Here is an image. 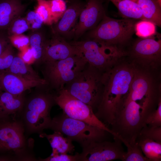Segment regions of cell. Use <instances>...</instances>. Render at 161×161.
I'll return each instance as SVG.
<instances>
[{"label":"cell","instance_id":"1","mask_svg":"<svg viewBox=\"0 0 161 161\" xmlns=\"http://www.w3.org/2000/svg\"><path fill=\"white\" fill-rule=\"evenodd\" d=\"M134 66L125 57L102 72V89L95 113L108 125L128 94L134 76Z\"/></svg>","mask_w":161,"mask_h":161},{"label":"cell","instance_id":"2","mask_svg":"<svg viewBox=\"0 0 161 161\" xmlns=\"http://www.w3.org/2000/svg\"><path fill=\"white\" fill-rule=\"evenodd\" d=\"M139 20L116 19L106 14L96 27L87 32L86 38L124 50L133 39L135 25Z\"/></svg>","mask_w":161,"mask_h":161},{"label":"cell","instance_id":"3","mask_svg":"<svg viewBox=\"0 0 161 161\" xmlns=\"http://www.w3.org/2000/svg\"><path fill=\"white\" fill-rule=\"evenodd\" d=\"M133 64L134 76L126 98L141 102V114L143 123L146 117L156 109L161 99L160 90V88H157L153 76V71H154Z\"/></svg>","mask_w":161,"mask_h":161},{"label":"cell","instance_id":"4","mask_svg":"<svg viewBox=\"0 0 161 161\" xmlns=\"http://www.w3.org/2000/svg\"><path fill=\"white\" fill-rule=\"evenodd\" d=\"M141 108L137 102L126 97L124 99L111 124L110 130L113 137L131 144L137 142L143 125L141 114Z\"/></svg>","mask_w":161,"mask_h":161},{"label":"cell","instance_id":"5","mask_svg":"<svg viewBox=\"0 0 161 161\" xmlns=\"http://www.w3.org/2000/svg\"><path fill=\"white\" fill-rule=\"evenodd\" d=\"M75 46L88 64L103 72L125 56V51L116 47L91 39L74 41Z\"/></svg>","mask_w":161,"mask_h":161},{"label":"cell","instance_id":"6","mask_svg":"<svg viewBox=\"0 0 161 161\" xmlns=\"http://www.w3.org/2000/svg\"><path fill=\"white\" fill-rule=\"evenodd\" d=\"M87 64L88 66L86 65L64 88L72 95L91 106L94 109L97 108L101 94L103 72Z\"/></svg>","mask_w":161,"mask_h":161},{"label":"cell","instance_id":"7","mask_svg":"<svg viewBox=\"0 0 161 161\" xmlns=\"http://www.w3.org/2000/svg\"><path fill=\"white\" fill-rule=\"evenodd\" d=\"M125 50V57L130 62L145 69L157 70L161 63V35L157 32L148 38H133Z\"/></svg>","mask_w":161,"mask_h":161},{"label":"cell","instance_id":"8","mask_svg":"<svg viewBox=\"0 0 161 161\" xmlns=\"http://www.w3.org/2000/svg\"><path fill=\"white\" fill-rule=\"evenodd\" d=\"M49 129L66 135L72 141L80 143L82 147L92 142L103 141L106 133H109L83 121L69 117L63 113L52 119Z\"/></svg>","mask_w":161,"mask_h":161},{"label":"cell","instance_id":"9","mask_svg":"<svg viewBox=\"0 0 161 161\" xmlns=\"http://www.w3.org/2000/svg\"><path fill=\"white\" fill-rule=\"evenodd\" d=\"M44 63V79L47 84L49 83L58 91L74 80L88 64L82 56L79 55Z\"/></svg>","mask_w":161,"mask_h":161},{"label":"cell","instance_id":"10","mask_svg":"<svg viewBox=\"0 0 161 161\" xmlns=\"http://www.w3.org/2000/svg\"><path fill=\"white\" fill-rule=\"evenodd\" d=\"M54 102V96L43 93L34 96L27 102L23 117L30 131L41 132L49 128L52 120L50 112Z\"/></svg>","mask_w":161,"mask_h":161},{"label":"cell","instance_id":"11","mask_svg":"<svg viewBox=\"0 0 161 161\" xmlns=\"http://www.w3.org/2000/svg\"><path fill=\"white\" fill-rule=\"evenodd\" d=\"M54 98L55 103L68 117L103 129L112 134L110 129L97 117L91 106L72 95L65 89L58 91Z\"/></svg>","mask_w":161,"mask_h":161},{"label":"cell","instance_id":"12","mask_svg":"<svg viewBox=\"0 0 161 161\" xmlns=\"http://www.w3.org/2000/svg\"><path fill=\"white\" fill-rule=\"evenodd\" d=\"M114 139L113 142H94L83 147V151L79 154L80 161H123L126 152L122 146V142L116 137H114Z\"/></svg>","mask_w":161,"mask_h":161},{"label":"cell","instance_id":"13","mask_svg":"<svg viewBox=\"0 0 161 161\" xmlns=\"http://www.w3.org/2000/svg\"><path fill=\"white\" fill-rule=\"evenodd\" d=\"M103 0H87L73 30L75 39L96 27L106 14Z\"/></svg>","mask_w":161,"mask_h":161},{"label":"cell","instance_id":"14","mask_svg":"<svg viewBox=\"0 0 161 161\" xmlns=\"http://www.w3.org/2000/svg\"><path fill=\"white\" fill-rule=\"evenodd\" d=\"M24 129L16 121H1L0 124V145L5 151H18L25 144Z\"/></svg>","mask_w":161,"mask_h":161},{"label":"cell","instance_id":"15","mask_svg":"<svg viewBox=\"0 0 161 161\" xmlns=\"http://www.w3.org/2000/svg\"><path fill=\"white\" fill-rule=\"evenodd\" d=\"M85 4L81 1L74 0L67 7L61 18L52 26L53 34L65 39L72 36L78 20Z\"/></svg>","mask_w":161,"mask_h":161},{"label":"cell","instance_id":"16","mask_svg":"<svg viewBox=\"0 0 161 161\" xmlns=\"http://www.w3.org/2000/svg\"><path fill=\"white\" fill-rule=\"evenodd\" d=\"M54 35L51 40L47 41L42 62H52L75 55H82L78 50L70 42L60 36Z\"/></svg>","mask_w":161,"mask_h":161},{"label":"cell","instance_id":"17","mask_svg":"<svg viewBox=\"0 0 161 161\" xmlns=\"http://www.w3.org/2000/svg\"><path fill=\"white\" fill-rule=\"evenodd\" d=\"M47 84L44 78L40 80H27L8 72L2 74L1 78L2 89L15 95L22 94L32 88Z\"/></svg>","mask_w":161,"mask_h":161},{"label":"cell","instance_id":"18","mask_svg":"<svg viewBox=\"0 0 161 161\" xmlns=\"http://www.w3.org/2000/svg\"><path fill=\"white\" fill-rule=\"evenodd\" d=\"M25 8L20 0H0V31H7Z\"/></svg>","mask_w":161,"mask_h":161},{"label":"cell","instance_id":"19","mask_svg":"<svg viewBox=\"0 0 161 161\" xmlns=\"http://www.w3.org/2000/svg\"><path fill=\"white\" fill-rule=\"evenodd\" d=\"M24 103L23 94L15 95L4 90L0 91V121L7 120L9 117L20 112Z\"/></svg>","mask_w":161,"mask_h":161},{"label":"cell","instance_id":"20","mask_svg":"<svg viewBox=\"0 0 161 161\" xmlns=\"http://www.w3.org/2000/svg\"><path fill=\"white\" fill-rule=\"evenodd\" d=\"M142 14L143 20L161 27V4L158 0H136Z\"/></svg>","mask_w":161,"mask_h":161},{"label":"cell","instance_id":"21","mask_svg":"<svg viewBox=\"0 0 161 161\" xmlns=\"http://www.w3.org/2000/svg\"><path fill=\"white\" fill-rule=\"evenodd\" d=\"M6 72L27 80H40L44 79L41 78L30 65L19 56H15L11 66Z\"/></svg>","mask_w":161,"mask_h":161},{"label":"cell","instance_id":"22","mask_svg":"<svg viewBox=\"0 0 161 161\" xmlns=\"http://www.w3.org/2000/svg\"><path fill=\"white\" fill-rule=\"evenodd\" d=\"M40 136L45 137L48 140L52 149V152L60 153H72L75 150V146L72 141L68 137H65L64 134L58 131H54L51 134L41 133Z\"/></svg>","mask_w":161,"mask_h":161},{"label":"cell","instance_id":"23","mask_svg":"<svg viewBox=\"0 0 161 161\" xmlns=\"http://www.w3.org/2000/svg\"><path fill=\"white\" fill-rule=\"evenodd\" d=\"M117 8L123 18L143 20L141 10L136 0H108Z\"/></svg>","mask_w":161,"mask_h":161},{"label":"cell","instance_id":"24","mask_svg":"<svg viewBox=\"0 0 161 161\" xmlns=\"http://www.w3.org/2000/svg\"><path fill=\"white\" fill-rule=\"evenodd\" d=\"M137 142L145 156L150 161H161V143L141 138H138Z\"/></svg>","mask_w":161,"mask_h":161},{"label":"cell","instance_id":"25","mask_svg":"<svg viewBox=\"0 0 161 161\" xmlns=\"http://www.w3.org/2000/svg\"><path fill=\"white\" fill-rule=\"evenodd\" d=\"M29 38L34 58L37 61L42 62L47 41L44 35L41 32H34Z\"/></svg>","mask_w":161,"mask_h":161},{"label":"cell","instance_id":"26","mask_svg":"<svg viewBox=\"0 0 161 161\" xmlns=\"http://www.w3.org/2000/svg\"><path fill=\"white\" fill-rule=\"evenodd\" d=\"M121 141L127 148L123 161H150L143 155L137 142L134 144H131L125 141Z\"/></svg>","mask_w":161,"mask_h":161},{"label":"cell","instance_id":"27","mask_svg":"<svg viewBox=\"0 0 161 161\" xmlns=\"http://www.w3.org/2000/svg\"><path fill=\"white\" fill-rule=\"evenodd\" d=\"M157 33L156 25L149 21L139 20L135 25V33L138 37L147 38Z\"/></svg>","mask_w":161,"mask_h":161},{"label":"cell","instance_id":"28","mask_svg":"<svg viewBox=\"0 0 161 161\" xmlns=\"http://www.w3.org/2000/svg\"><path fill=\"white\" fill-rule=\"evenodd\" d=\"M30 28L29 23L25 18L20 17L11 24L7 30L8 36L22 34Z\"/></svg>","mask_w":161,"mask_h":161},{"label":"cell","instance_id":"29","mask_svg":"<svg viewBox=\"0 0 161 161\" xmlns=\"http://www.w3.org/2000/svg\"><path fill=\"white\" fill-rule=\"evenodd\" d=\"M138 138L149 139L161 143V126L153 127L144 124Z\"/></svg>","mask_w":161,"mask_h":161},{"label":"cell","instance_id":"30","mask_svg":"<svg viewBox=\"0 0 161 161\" xmlns=\"http://www.w3.org/2000/svg\"><path fill=\"white\" fill-rule=\"evenodd\" d=\"M54 23H56L61 18L66 9L64 0H48Z\"/></svg>","mask_w":161,"mask_h":161},{"label":"cell","instance_id":"31","mask_svg":"<svg viewBox=\"0 0 161 161\" xmlns=\"http://www.w3.org/2000/svg\"><path fill=\"white\" fill-rule=\"evenodd\" d=\"M38 5L35 12L42 18L43 23L51 25L54 23L48 0H36Z\"/></svg>","mask_w":161,"mask_h":161},{"label":"cell","instance_id":"32","mask_svg":"<svg viewBox=\"0 0 161 161\" xmlns=\"http://www.w3.org/2000/svg\"><path fill=\"white\" fill-rule=\"evenodd\" d=\"M15 56L11 43L0 55V75L7 71L11 66Z\"/></svg>","mask_w":161,"mask_h":161},{"label":"cell","instance_id":"33","mask_svg":"<svg viewBox=\"0 0 161 161\" xmlns=\"http://www.w3.org/2000/svg\"><path fill=\"white\" fill-rule=\"evenodd\" d=\"M143 123V124H145L150 126H161V99L159 101L157 109L146 117Z\"/></svg>","mask_w":161,"mask_h":161},{"label":"cell","instance_id":"34","mask_svg":"<svg viewBox=\"0 0 161 161\" xmlns=\"http://www.w3.org/2000/svg\"><path fill=\"white\" fill-rule=\"evenodd\" d=\"M47 161H80L79 154L70 155L66 153H60L52 152L49 157L43 159Z\"/></svg>","mask_w":161,"mask_h":161},{"label":"cell","instance_id":"35","mask_svg":"<svg viewBox=\"0 0 161 161\" xmlns=\"http://www.w3.org/2000/svg\"><path fill=\"white\" fill-rule=\"evenodd\" d=\"M11 43L7 31H0V55Z\"/></svg>","mask_w":161,"mask_h":161},{"label":"cell","instance_id":"36","mask_svg":"<svg viewBox=\"0 0 161 161\" xmlns=\"http://www.w3.org/2000/svg\"><path fill=\"white\" fill-rule=\"evenodd\" d=\"M36 12L35 11H31L29 12L25 18L29 24L32 23L35 18Z\"/></svg>","mask_w":161,"mask_h":161},{"label":"cell","instance_id":"37","mask_svg":"<svg viewBox=\"0 0 161 161\" xmlns=\"http://www.w3.org/2000/svg\"><path fill=\"white\" fill-rule=\"evenodd\" d=\"M2 75V74L0 75V91L2 90L1 84V78Z\"/></svg>","mask_w":161,"mask_h":161},{"label":"cell","instance_id":"38","mask_svg":"<svg viewBox=\"0 0 161 161\" xmlns=\"http://www.w3.org/2000/svg\"><path fill=\"white\" fill-rule=\"evenodd\" d=\"M5 151L3 147L0 145V151Z\"/></svg>","mask_w":161,"mask_h":161},{"label":"cell","instance_id":"39","mask_svg":"<svg viewBox=\"0 0 161 161\" xmlns=\"http://www.w3.org/2000/svg\"><path fill=\"white\" fill-rule=\"evenodd\" d=\"M1 121H0V123H1Z\"/></svg>","mask_w":161,"mask_h":161}]
</instances>
